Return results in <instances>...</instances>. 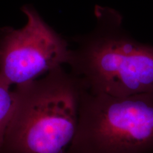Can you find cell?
I'll use <instances>...</instances> for the list:
<instances>
[{"instance_id": "obj_3", "label": "cell", "mask_w": 153, "mask_h": 153, "mask_svg": "<svg viewBox=\"0 0 153 153\" xmlns=\"http://www.w3.org/2000/svg\"><path fill=\"white\" fill-rule=\"evenodd\" d=\"M68 153H153V91L114 97L84 88Z\"/></svg>"}, {"instance_id": "obj_5", "label": "cell", "mask_w": 153, "mask_h": 153, "mask_svg": "<svg viewBox=\"0 0 153 153\" xmlns=\"http://www.w3.org/2000/svg\"><path fill=\"white\" fill-rule=\"evenodd\" d=\"M0 77V150L14 113L16 104L15 91Z\"/></svg>"}, {"instance_id": "obj_4", "label": "cell", "mask_w": 153, "mask_h": 153, "mask_svg": "<svg viewBox=\"0 0 153 153\" xmlns=\"http://www.w3.org/2000/svg\"><path fill=\"white\" fill-rule=\"evenodd\" d=\"M24 27L0 28V77L9 85H23L68 64L71 48L34 7L26 5Z\"/></svg>"}, {"instance_id": "obj_1", "label": "cell", "mask_w": 153, "mask_h": 153, "mask_svg": "<svg viewBox=\"0 0 153 153\" xmlns=\"http://www.w3.org/2000/svg\"><path fill=\"white\" fill-rule=\"evenodd\" d=\"M94 14V29L74 38L70 72L92 94L126 97L152 92L153 45L129 35L114 9L97 5Z\"/></svg>"}, {"instance_id": "obj_2", "label": "cell", "mask_w": 153, "mask_h": 153, "mask_svg": "<svg viewBox=\"0 0 153 153\" xmlns=\"http://www.w3.org/2000/svg\"><path fill=\"white\" fill-rule=\"evenodd\" d=\"M83 85L62 66L17 85L0 153H68L79 122Z\"/></svg>"}]
</instances>
